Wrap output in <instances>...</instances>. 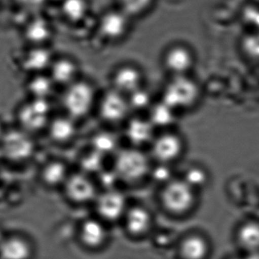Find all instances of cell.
<instances>
[{
    "label": "cell",
    "instance_id": "obj_1",
    "mask_svg": "<svg viewBox=\"0 0 259 259\" xmlns=\"http://www.w3.org/2000/svg\"><path fill=\"white\" fill-rule=\"evenodd\" d=\"M151 168L149 157L138 148H126L116 154L114 171L122 181L136 182L147 176Z\"/></svg>",
    "mask_w": 259,
    "mask_h": 259
},
{
    "label": "cell",
    "instance_id": "obj_2",
    "mask_svg": "<svg viewBox=\"0 0 259 259\" xmlns=\"http://www.w3.org/2000/svg\"><path fill=\"white\" fill-rule=\"evenodd\" d=\"M96 98L95 88L89 82L77 80L66 87L62 97V106L67 115L80 119L91 112Z\"/></svg>",
    "mask_w": 259,
    "mask_h": 259
},
{
    "label": "cell",
    "instance_id": "obj_3",
    "mask_svg": "<svg viewBox=\"0 0 259 259\" xmlns=\"http://www.w3.org/2000/svg\"><path fill=\"white\" fill-rule=\"evenodd\" d=\"M163 207L170 214L182 216L190 212L196 203V193L182 179L172 180L163 189Z\"/></svg>",
    "mask_w": 259,
    "mask_h": 259
},
{
    "label": "cell",
    "instance_id": "obj_4",
    "mask_svg": "<svg viewBox=\"0 0 259 259\" xmlns=\"http://www.w3.org/2000/svg\"><path fill=\"white\" fill-rule=\"evenodd\" d=\"M199 88L196 82L187 75L174 76L163 92L162 100L174 109H187L197 101Z\"/></svg>",
    "mask_w": 259,
    "mask_h": 259
},
{
    "label": "cell",
    "instance_id": "obj_5",
    "mask_svg": "<svg viewBox=\"0 0 259 259\" xmlns=\"http://www.w3.org/2000/svg\"><path fill=\"white\" fill-rule=\"evenodd\" d=\"M50 110L51 105L47 99H31L20 106L17 112L20 129L30 134L47 128Z\"/></svg>",
    "mask_w": 259,
    "mask_h": 259
},
{
    "label": "cell",
    "instance_id": "obj_6",
    "mask_svg": "<svg viewBox=\"0 0 259 259\" xmlns=\"http://www.w3.org/2000/svg\"><path fill=\"white\" fill-rule=\"evenodd\" d=\"M34 149V143L30 134L20 128L6 131L0 142L1 156L14 162L28 159Z\"/></svg>",
    "mask_w": 259,
    "mask_h": 259
},
{
    "label": "cell",
    "instance_id": "obj_7",
    "mask_svg": "<svg viewBox=\"0 0 259 259\" xmlns=\"http://www.w3.org/2000/svg\"><path fill=\"white\" fill-rule=\"evenodd\" d=\"M94 202L97 218L106 224L123 220L129 207L123 193L114 189L97 195Z\"/></svg>",
    "mask_w": 259,
    "mask_h": 259
},
{
    "label": "cell",
    "instance_id": "obj_8",
    "mask_svg": "<svg viewBox=\"0 0 259 259\" xmlns=\"http://www.w3.org/2000/svg\"><path fill=\"white\" fill-rule=\"evenodd\" d=\"M62 187L67 199L76 205L94 202L98 195L93 181L82 172L69 175Z\"/></svg>",
    "mask_w": 259,
    "mask_h": 259
},
{
    "label": "cell",
    "instance_id": "obj_9",
    "mask_svg": "<svg viewBox=\"0 0 259 259\" xmlns=\"http://www.w3.org/2000/svg\"><path fill=\"white\" fill-rule=\"evenodd\" d=\"M130 111L127 97L113 89L103 94L99 103L100 118L110 124L121 122L127 118Z\"/></svg>",
    "mask_w": 259,
    "mask_h": 259
},
{
    "label": "cell",
    "instance_id": "obj_10",
    "mask_svg": "<svg viewBox=\"0 0 259 259\" xmlns=\"http://www.w3.org/2000/svg\"><path fill=\"white\" fill-rule=\"evenodd\" d=\"M106 224L98 218L85 219L79 225L78 237L85 249L95 251L104 247L109 240Z\"/></svg>",
    "mask_w": 259,
    "mask_h": 259
},
{
    "label": "cell",
    "instance_id": "obj_11",
    "mask_svg": "<svg viewBox=\"0 0 259 259\" xmlns=\"http://www.w3.org/2000/svg\"><path fill=\"white\" fill-rule=\"evenodd\" d=\"M125 231L132 238H141L149 234L153 227V217L147 208L141 205L128 207L122 220Z\"/></svg>",
    "mask_w": 259,
    "mask_h": 259
},
{
    "label": "cell",
    "instance_id": "obj_12",
    "mask_svg": "<svg viewBox=\"0 0 259 259\" xmlns=\"http://www.w3.org/2000/svg\"><path fill=\"white\" fill-rule=\"evenodd\" d=\"M183 149V143L179 136L167 133L161 134L152 141L153 156L160 163L168 164L179 158Z\"/></svg>",
    "mask_w": 259,
    "mask_h": 259
},
{
    "label": "cell",
    "instance_id": "obj_13",
    "mask_svg": "<svg viewBox=\"0 0 259 259\" xmlns=\"http://www.w3.org/2000/svg\"><path fill=\"white\" fill-rule=\"evenodd\" d=\"M211 252L208 239L200 233H191L182 237L178 246L180 259H208Z\"/></svg>",
    "mask_w": 259,
    "mask_h": 259
},
{
    "label": "cell",
    "instance_id": "obj_14",
    "mask_svg": "<svg viewBox=\"0 0 259 259\" xmlns=\"http://www.w3.org/2000/svg\"><path fill=\"white\" fill-rule=\"evenodd\" d=\"M113 90L127 97L141 88L142 74L132 65H123L117 68L112 75Z\"/></svg>",
    "mask_w": 259,
    "mask_h": 259
},
{
    "label": "cell",
    "instance_id": "obj_15",
    "mask_svg": "<svg viewBox=\"0 0 259 259\" xmlns=\"http://www.w3.org/2000/svg\"><path fill=\"white\" fill-rule=\"evenodd\" d=\"M33 254L31 242L21 234L6 236L0 245L1 259H32Z\"/></svg>",
    "mask_w": 259,
    "mask_h": 259
},
{
    "label": "cell",
    "instance_id": "obj_16",
    "mask_svg": "<svg viewBox=\"0 0 259 259\" xmlns=\"http://www.w3.org/2000/svg\"><path fill=\"white\" fill-rule=\"evenodd\" d=\"M128 17L122 11H114L105 14L99 25L100 33L108 39H120L127 30Z\"/></svg>",
    "mask_w": 259,
    "mask_h": 259
},
{
    "label": "cell",
    "instance_id": "obj_17",
    "mask_svg": "<svg viewBox=\"0 0 259 259\" xmlns=\"http://www.w3.org/2000/svg\"><path fill=\"white\" fill-rule=\"evenodd\" d=\"M154 129L149 119L141 118H132L126 124V137L135 146L147 144L154 140Z\"/></svg>",
    "mask_w": 259,
    "mask_h": 259
},
{
    "label": "cell",
    "instance_id": "obj_18",
    "mask_svg": "<svg viewBox=\"0 0 259 259\" xmlns=\"http://www.w3.org/2000/svg\"><path fill=\"white\" fill-rule=\"evenodd\" d=\"M236 242L245 253L259 251V222L247 221L240 224L236 231Z\"/></svg>",
    "mask_w": 259,
    "mask_h": 259
},
{
    "label": "cell",
    "instance_id": "obj_19",
    "mask_svg": "<svg viewBox=\"0 0 259 259\" xmlns=\"http://www.w3.org/2000/svg\"><path fill=\"white\" fill-rule=\"evenodd\" d=\"M164 63L174 76L186 75L193 65V55L185 47H173L166 54Z\"/></svg>",
    "mask_w": 259,
    "mask_h": 259
},
{
    "label": "cell",
    "instance_id": "obj_20",
    "mask_svg": "<svg viewBox=\"0 0 259 259\" xmlns=\"http://www.w3.org/2000/svg\"><path fill=\"white\" fill-rule=\"evenodd\" d=\"M49 70V76L55 84L68 87L77 80L76 77L79 73V68L77 64L71 59L62 58L53 61Z\"/></svg>",
    "mask_w": 259,
    "mask_h": 259
},
{
    "label": "cell",
    "instance_id": "obj_21",
    "mask_svg": "<svg viewBox=\"0 0 259 259\" xmlns=\"http://www.w3.org/2000/svg\"><path fill=\"white\" fill-rule=\"evenodd\" d=\"M52 54L43 47H34L27 52L23 58L22 67L26 71L33 74H42L53 63Z\"/></svg>",
    "mask_w": 259,
    "mask_h": 259
},
{
    "label": "cell",
    "instance_id": "obj_22",
    "mask_svg": "<svg viewBox=\"0 0 259 259\" xmlns=\"http://www.w3.org/2000/svg\"><path fill=\"white\" fill-rule=\"evenodd\" d=\"M49 135L58 143H67L74 138L77 132L75 120L69 116H59L50 120L48 126Z\"/></svg>",
    "mask_w": 259,
    "mask_h": 259
},
{
    "label": "cell",
    "instance_id": "obj_23",
    "mask_svg": "<svg viewBox=\"0 0 259 259\" xmlns=\"http://www.w3.org/2000/svg\"><path fill=\"white\" fill-rule=\"evenodd\" d=\"M66 164L62 161L53 160L43 167L41 172V181L50 187L63 186L68 178Z\"/></svg>",
    "mask_w": 259,
    "mask_h": 259
},
{
    "label": "cell",
    "instance_id": "obj_24",
    "mask_svg": "<svg viewBox=\"0 0 259 259\" xmlns=\"http://www.w3.org/2000/svg\"><path fill=\"white\" fill-rule=\"evenodd\" d=\"M24 35L26 39L34 47H42L51 36V29L44 18H33L25 27Z\"/></svg>",
    "mask_w": 259,
    "mask_h": 259
},
{
    "label": "cell",
    "instance_id": "obj_25",
    "mask_svg": "<svg viewBox=\"0 0 259 259\" xmlns=\"http://www.w3.org/2000/svg\"><path fill=\"white\" fill-rule=\"evenodd\" d=\"M53 83L50 76L42 74H33L27 82V93L32 99H47L53 91Z\"/></svg>",
    "mask_w": 259,
    "mask_h": 259
},
{
    "label": "cell",
    "instance_id": "obj_26",
    "mask_svg": "<svg viewBox=\"0 0 259 259\" xmlns=\"http://www.w3.org/2000/svg\"><path fill=\"white\" fill-rule=\"evenodd\" d=\"M91 147L92 150L103 156L109 155L118 148V139L109 131H100L91 138Z\"/></svg>",
    "mask_w": 259,
    "mask_h": 259
},
{
    "label": "cell",
    "instance_id": "obj_27",
    "mask_svg": "<svg viewBox=\"0 0 259 259\" xmlns=\"http://www.w3.org/2000/svg\"><path fill=\"white\" fill-rule=\"evenodd\" d=\"M175 112L174 109L161 101L151 106L149 120L155 127H168L174 121Z\"/></svg>",
    "mask_w": 259,
    "mask_h": 259
},
{
    "label": "cell",
    "instance_id": "obj_28",
    "mask_svg": "<svg viewBox=\"0 0 259 259\" xmlns=\"http://www.w3.org/2000/svg\"><path fill=\"white\" fill-rule=\"evenodd\" d=\"M88 3L86 0H62L61 11L68 21L78 23L88 15Z\"/></svg>",
    "mask_w": 259,
    "mask_h": 259
},
{
    "label": "cell",
    "instance_id": "obj_29",
    "mask_svg": "<svg viewBox=\"0 0 259 259\" xmlns=\"http://www.w3.org/2000/svg\"><path fill=\"white\" fill-rule=\"evenodd\" d=\"M103 155L91 149L89 153L85 154L81 160L82 173H100L103 166Z\"/></svg>",
    "mask_w": 259,
    "mask_h": 259
},
{
    "label": "cell",
    "instance_id": "obj_30",
    "mask_svg": "<svg viewBox=\"0 0 259 259\" xmlns=\"http://www.w3.org/2000/svg\"><path fill=\"white\" fill-rule=\"evenodd\" d=\"M182 180L193 190H196V189L203 187L206 184L208 175L202 167L193 166L187 169Z\"/></svg>",
    "mask_w": 259,
    "mask_h": 259
},
{
    "label": "cell",
    "instance_id": "obj_31",
    "mask_svg": "<svg viewBox=\"0 0 259 259\" xmlns=\"http://www.w3.org/2000/svg\"><path fill=\"white\" fill-rule=\"evenodd\" d=\"M131 110H141L151 106V96L149 92L139 88L127 96Z\"/></svg>",
    "mask_w": 259,
    "mask_h": 259
},
{
    "label": "cell",
    "instance_id": "obj_32",
    "mask_svg": "<svg viewBox=\"0 0 259 259\" xmlns=\"http://www.w3.org/2000/svg\"><path fill=\"white\" fill-rule=\"evenodd\" d=\"M152 0H120L121 11L128 16L138 15L146 10Z\"/></svg>",
    "mask_w": 259,
    "mask_h": 259
},
{
    "label": "cell",
    "instance_id": "obj_33",
    "mask_svg": "<svg viewBox=\"0 0 259 259\" xmlns=\"http://www.w3.org/2000/svg\"><path fill=\"white\" fill-rule=\"evenodd\" d=\"M152 178L158 183H162L165 185L172 181V170L167 164L160 163L156 167L151 168L150 173Z\"/></svg>",
    "mask_w": 259,
    "mask_h": 259
},
{
    "label": "cell",
    "instance_id": "obj_34",
    "mask_svg": "<svg viewBox=\"0 0 259 259\" xmlns=\"http://www.w3.org/2000/svg\"><path fill=\"white\" fill-rule=\"evenodd\" d=\"M17 4L21 6V9L27 11H38L42 9L47 3V0H15Z\"/></svg>",
    "mask_w": 259,
    "mask_h": 259
},
{
    "label": "cell",
    "instance_id": "obj_35",
    "mask_svg": "<svg viewBox=\"0 0 259 259\" xmlns=\"http://www.w3.org/2000/svg\"><path fill=\"white\" fill-rule=\"evenodd\" d=\"M246 53L254 59H259V39L249 38L245 45Z\"/></svg>",
    "mask_w": 259,
    "mask_h": 259
},
{
    "label": "cell",
    "instance_id": "obj_36",
    "mask_svg": "<svg viewBox=\"0 0 259 259\" xmlns=\"http://www.w3.org/2000/svg\"><path fill=\"white\" fill-rule=\"evenodd\" d=\"M6 130L5 129L4 125H3V122L0 121V142H1L2 139H3V136H4L5 132Z\"/></svg>",
    "mask_w": 259,
    "mask_h": 259
},
{
    "label": "cell",
    "instance_id": "obj_37",
    "mask_svg": "<svg viewBox=\"0 0 259 259\" xmlns=\"http://www.w3.org/2000/svg\"><path fill=\"white\" fill-rule=\"evenodd\" d=\"M5 237H6V236L3 235V231L0 230V245H1L2 242L3 241Z\"/></svg>",
    "mask_w": 259,
    "mask_h": 259
},
{
    "label": "cell",
    "instance_id": "obj_38",
    "mask_svg": "<svg viewBox=\"0 0 259 259\" xmlns=\"http://www.w3.org/2000/svg\"><path fill=\"white\" fill-rule=\"evenodd\" d=\"M228 259H245L244 256H234V257H230Z\"/></svg>",
    "mask_w": 259,
    "mask_h": 259
},
{
    "label": "cell",
    "instance_id": "obj_39",
    "mask_svg": "<svg viewBox=\"0 0 259 259\" xmlns=\"http://www.w3.org/2000/svg\"><path fill=\"white\" fill-rule=\"evenodd\" d=\"M256 1H258V2H259V0H256Z\"/></svg>",
    "mask_w": 259,
    "mask_h": 259
}]
</instances>
